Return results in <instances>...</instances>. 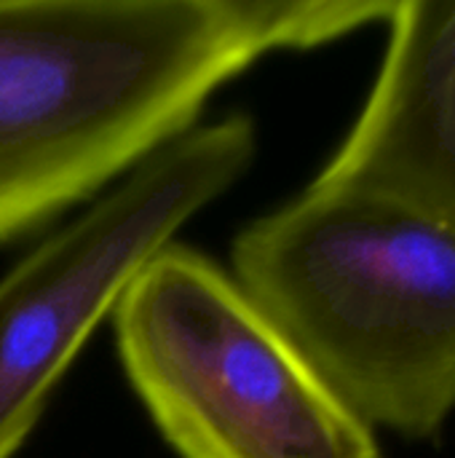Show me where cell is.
Wrapping results in <instances>:
<instances>
[{
	"label": "cell",
	"instance_id": "obj_1",
	"mask_svg": "<svg viewBox=\"0 0 455 458\" xmlns=\"http://www.w3.org/2000/svg\"><path fill=\"white\" fill-rule=\"evenodd\" d=\"M397 0H0V242L134 172L268 54Z\"/></svg>",
	"mask_w": 455,
	"mask_h": 458
},
{
	"label": "cell",
	"instance_id": "obj_2",
	"mask_svg": "<svg viewBox=\"0 0 455 458\" xmlns=\"http://www.w3.org/2000/svg\"><path fill=\"white\" fill-rule=\"evenodd\" d=\"M233 279L365 424L434 437L455 413V231L311 182L247 225Z\"/></svg>",
	"mask_w": 455,
	"mask_h": 458
},
{
	"label": "cell",
	"instance_id": "obj_3",
	"mask_svg": "<svg viewBox=\"0 0 455 458\" xmlns=\"http://www.w3.org/2000/svg\"><path fill=\"white\" fill-rule=\"evenodd\" d=\"M113 319L126 376L180 458H381L373 429L190 247H164Z\"/></svg>",
	"mask_w": 455,
	"mask_h": 458
},
{
	"label": "cell",
	"instance_id": "obj_4",
	"mask_svg": "<svg viewBox=\"0 0 455 458\" xmlns=\"http://www.w3.org/2000/svg\"><path fill=\"white\" fill-rule=\"evenodd\" d=\"M255 150L249 115L193 126L3 276L0 458L24 445L54 386L134 276L249 169Z\"/></svg>",
	"mask_w": 455,
	"mask_h": 458
},
{
	"label": "cell",
	"instance_id": "obj_5",
	"mask_svg": "<svg viewBox=\"0 0 455 458\" xmlns=\"http://www.w3.org/2000/svg\"><path fill=\"white\" fill-rule=\"evenodd\" d=\"M373 91L314 182L455 231V0H397Z\"/></svg>",
	"mask_w": 455,
	"mask_h": 458
}]
</instances>
